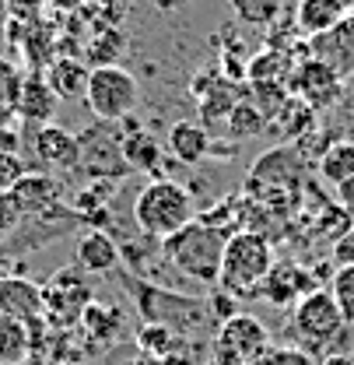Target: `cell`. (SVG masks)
<instances>
[{
	"label": "cell",
	"mask_w": 354,
	"mask_h": 365,
	"mask_svg": "<svg viewBox=\"0 0 354 365\" xmlns=\"http://www.w3.org/2000/svg\"><path fill=\"white\" fill-rule=\"evenodd\" d=\"M56 95L53 88L43 81V74H32V78H25V85H21V95H18V116L25 120V123H36V127H46V123H53V113H56Z\"/></svg>",
	"instance_id": "17"
},
{
	"label": "cell",
	"mask_w": 354,
	"mask_h": 365,
	"mask_svg": "<svg viewBox=\"0 0 354 365\" xmlns=\"http://www.w3.org/2000/svg\"><path fill=\"white\" fill-rule=\"evenodd\" d=\"M49 4H53L56 11H81L88 0H49Z\"/></svg>",
	"instance_id": "32"
},
{
	"label": "cell",
	"mask_w": 354,
	"mask_h": 365,
	"mask_svg": "<svg viewBox=\"0 0 354 365\" xmlns=\"http://www.w3.org/2000/svg\"><path fill=\"white\" fill-rule=\"evenodd\" d=\"M28 359V323L0 317V365H21Z\"/></svg>",
	"instance_id": "22"
},
{
	"label": "cell",
	"mask_w": 354,
	"mask_h": 365,
	"mask_svg": "<svg viewBox=\"0 0 354 365\" xmlns=\"http://www.w3.org/2000/svg\"><path fill=\"white\" fill-rule=\"evenodd\" d=\"M85 102L98 123H120V120H130V113L137 109L140 85L130 71H123L116 63H102V67L88 71Z\"/></svg>",
	"instance_id": "5"
},
{
	"label": "cell",
	"mask_w": 354,
	"mask_h": 365,
	"mask_svg": "<svg viewBox=\"0 0 354 365\" xmlns=\"http://www.w3.org/2000/svg\"><path fill=\"white\" fill-rule=\"evenodd\" d=\"M123 162L137 173H155L162 165V144L144 130H130L123 137Z\"/></svg>",
	"instance_id": "20"
},
{
	"label": "cell",
	"mask_w": 354,
	"mask_h": 365,
	"mask_svg": "<svg viewBox=\"0 0 354 365\" xmlns=\"http://www.w3.org/2000/svg\"><path fill=\"white\" fill-rule=\"evenodd\" d=\"M274 264H277L274 260V246H270V239L264 232H249V228L231 232L228 242H224L218 284L235 299H253V295H260V288H264L266 274H270Z\"/></svg>",
	"instance_id": "2"
},
{
	"label": "cell",
	"mask_w": 354,
	"mask_h": 365,
	"mask_svg": "<svg viewBox=\"0 0 354 365\" xmlns=\"http://www.w3.org/2000/svg\"><path fill=\"white\" fill-rule=\"evenodd\" d=\"M28 176V165L18 151H4L0 148V193H11L18 182Z\"/></svg>",
	"instance_id": "26"
},
{
	"label": "cell",
	"mask_w": 354,
	"mask_h": 365,
	"mask_svg": "<svg viewBox=\"0 0 354 365\" xmlns=\"http://www.w3.org/2000/svg\"><path fill=\"white\" fill-rule=\"evenodd\" d=\"M32 148H36V158L43 162L46 169H60V173L81 169V140H78V134H71V130H63L56 123L39 127Z\"/></svg>",
	"instance_id": "9"
},
{
	"label": "cell",
	"mask_w": 354,
	"mask_h": 365,
	"mask_svg": "<svg viewBox=\"0 0 354 365\" xmlns=\"http://www.w3.org/2000/svg\"><path fill=\"white\" fill-rule=\"evenodd\" d=\"M260 365H316L309 359V351H302V348H270Z\"/></svg>",
	"instance_id": "27"
},
{
	"label": "cell",
	"mask_w": 354,
	"mask_h": 365,
	"mask_svg": "<svg viewBox=\"0 0 354 365\" xmlns=\"http://www.w3.org/2000/svg\"><path fill=\"white\" fill-rule=\"evenodd\" d=\"M291 330L302 351H323V355H333V344L348 337V323L326 288H316L291 306Z\"/></svg>",
	"instance_id": "4"
},
{
	"label": "cell",
	"mask_w": 354,
	"mask_h": 365,
	"mask_svg": "<svg viewBox=\"0 0 354 365\" xmlns=\"http://www.w3.org/2000/svg\"><path fill=\"white\" fill-rule=\"evenodd\" d=\"M228 7L242 25H253V29L274 25L281 14V0H228Z\"/></svg>",
	"instance_id": "23"
},
{
	"label": "cell",
	"mask_w": 354,
	"mask_h": 365,
	"mask_svg": "<svg viewBox=\"0 0 354 365\" xmlns=\"http://www.w3.org/2000/svg\"><path fill=\"white\" fill-rule=\"evenodd\" d=\"M319 365H354V355L351 351H333V355H323Z\"/></svg>",
	"instance_id": "31"
},
{
	"label": "cell",
	"mask_w": 354,
	"mask_h": 365,
	"mask_svg": "<svg viewBox=\"0 0 354 365\" xmlns=\"http://www.w3.org/2000/svg\"><path fill=\"white\" fill-rule=\"evenodd\" d=\"M344 18H348V7L340 0H298L295 4V32L306 36V39L326 36Z\"/></svg>",
	"instance_id": "12"
},
{
	"label": "cell",
	"mask_w": 354,
	"mask_h": 365,
	"mask_svg": "<svg viewBox=\"0 0 354 365\" xmlns=\"http://www.w3.org/2000/svg\"><path fill=\"white\" fill-rule=\"evenodd\" d=\"M56 197H60V186L46 173H28L25 180L7 193V200H11V207L18 215V225L25 218H36V215H43L49 207H56Z\"/></svg>",
	"instance_id": "10"
},
{
	"label": "cell",
	"mask_w": 354,
	"mask_h": 365,
	"mask_svg": "<svg viewBox=\"0 0 354 365\" xmlns=\"http://www.w3.org/2000/svg\"><path fill=\"white\" fill-rule=\"evenodd\" d=\"M133 222L151 239H169L172 232L193 222V197L182 182L151 180L133 197Z\"/></svg>",
	"instance_id": "3"
},
{
	"label": "cell",
	"mask_w": 354,
	"mask_h": 365,
	"mask_svg": "<svg viewBox=\"0 0 354 365\" xmlns=\"http://www.w3.org/2000/svg\"><path fill=\"white\" fill-rule=\"evenodd\" d=\"M312 56L326 60L333 71L348 74L354 71V14H348L337 29H330L326 36L312 39Z\"/></svg>",
	"instance_id": "14"
},
{
	"label": "cell",
	"mask_w": 354,
	"mask_h": 365,
	"mask_svg": "<svg viewBox=\"0 0 354 365\" xmlns=\"http://www.w3.org/2000/svg\"><path fill=\"white\" fill-rule=\"evenodd\" d=\"M224 242H228V232H224L222 225L193 218L189 225H182L179 232H172L169 239H162V257H165V264H169L172 271L182 274L186 281L218 284Z\"/></svg>",
	"instance_id": "1"
},
{
	"label": "cell",
	"mask_w": 354,
	"mask_h": 365,
	"mask_svg": "<svg viewBox=\"0 0 354 365\" xmlns=\"http://www.w3.org/2000/svg\"><path fill=\"white\" fill-rule=\"evenodd\" d=\"M340 309V317L348 327H354V264H340L330 274V288H326Z\"/></svg>",
	"instance_id": "24"
},
{
	"label": "cell",
	"mask_w": 354,
	"mask_h": 365,
	"mask_svg": "<svg viewBox=\"0 0 354 365\" xmlns=\"http://www.w3.org/2000/svg\"><path fill=\"white\" fill-rule=\"evenodd\" d=\"M316 169H319L323 182H330V186H340L344 180H351L354 176V140L337 137V140L319 155Z\"/></svg>",
	"instance_id": "19"
},
{
	"label": "cell",
	"mask_w": 354,
	"mask_h": 365,
	"mask_svg": "<svg viewBox=\"0 0 354 365\" xmlns=\"http://www.w3.org/2000/svg\"><path fill=\"white\" fill-rule=\"evenodd\" d=\"M316 288H319V284H316V274H312L309 267H302V264H295V260H281V264H274L270 274H266L264 288H260V299H266V302L277 306V309H288V306H295L298 299H306Z\"/></svg>",
	"instance_id": "8"
},
{
	"label": "cell",
	"mask_w": 354,
	"mask_h": 365,
	"mask_svg": "<svg viewBox=\"0 0 354 365\" xmlns=\"http://www.w3.org/2000/svg\"><path fill=\"white\" fill-rule=\"evenodd\" d=\"M330 257H333L337 267H340V264H354V222L333 239V253H330Z\"/></svg>",
	"instance_id": "28"
},
{
	"label": "cell",
	"mask_w": 354,
	"mask_h": 365,
	"mask_svg": "<svg viewBox=\"0 0 354 365\" xmlns=\"http://www.w3.org/2000/svg\"><path fill=\"white\" fill-rule=\"evenodd\" d=\"M344 7H348V14H354V0H340Z\"/></svg>",
	"instance_id": "34"
},
{
	"label": "cell",
	"mask_w": 354,
	"mask_h": 365,
	"mask_svg": "<svg viewBox=\"0 0 354 365\" xmlns=\"http://www.w3.org/2000/svg\"><path fill=\"white\" fill-rule=\"evenodd\" d=\"M21 85H25V74L18 71V63L7 60V56H0V116H11L18 109Z\"/></svg>",
	"instance_id": "25"
},
{
	"label": "cell",
	"mask_w": 354,
	"mask_h": 365,
	"mask_svg": "<svg viewBox=\"0 0 354 365\" xmlns=\"http://www.w3.org/2000/svg\"><path fill=\"white\" fill-rule=\"evenodd\" d=\"M120 264V246L113 242L109 232L102 228H88L78 239V267L88 274H109Z\"/></svg>",
	"instance_id": "16"
},
{
	"label": "cell",
	"mask_w": 354,
	"mask_h": 365,
	"mask_svg": "<svg viewBox=\"0 0 354 365\" xmlns=\"http://www.w3.org/2000/svg\"><path fill=\"white\" fill-rule=\"evenodd\" d=\"M43 288L32 284L28 277H0V317L4 319H18V323H28V319L43 317Z\"/></svg>",
	"instance_id": "11"
},
{
	"label": "cell",
	"mask_w": 354,
	"mask_h": 365,
	"mask_svg": "<svg viewBox=\"0 0 354 365\" xmlns=\"http://www.w3.org/2000/svg\"><path fill=\"white\" fill-rule=\"evenodd\" d=\"M337 106L344 109L348 123L354 127V78H351V81H344V95H340V102H337Z\"/></svg>",
	"instance_id": "30"
},
{
	"label": "cell",
	"mask_w": 354,
	"mask_h": 365,
	"mask_svg": "<svg viewBox=\"0 0 354 365\" xmlns=\"http://www.w3.org/2000/svg\"><path fill=\"white\" fill-rule=\"evenodd\" d=\"M266 123H270V120H266L264 113H260V106H256V102L246 95V98H242V102H235V109L228 113V120H224V130H228V137H231V140H246V137H256V134H260Z\"/></svg>",
	"instance_id": "21"
},
{
	"label": "cell",
	"mask_w": 354,
	"mask_h": 365,
	"mask_svg": "<svg viewBox=\"0 0 354 365\" xmlns=\"http://www.w3.org/2000/svg\"><path fill=\"white\" fill-rule=\"evenodd\" d=\"M169 151L176 155V162H182V165H197L211 151V134L204 130V123L179 120V123H172V130H169Z\"/></svg>",
	"instance_id": "18"
},
{
	"label": "cell",
	"mask_w": 354,
	"mask_h": 365,
	"mask_svg": "<svg viewBox=\"0 0 354 365\" xmlns=\"http://www.w3.org/2000/svg\"><path fill=\"white\" fill-rule=\"evenodd\" d=\"M333 190H337V207H340L348 218H354V176L344 180L340 186H333Z\"/></svg>",
	"instance_id": "29"
},
{
	"label": "cell",
	"mask_w": 354,
	"mask_h": 365,
	"mask_svg": "<svg viewBox=\"0 0 354 365\" xmlns=\"http://www.w3.org/2000/svg\"><path fill=\"white\" fill-rule=\"evenodd\" d=\"M266 351H270V334L249 313L228 317L214 337V355L222 365H260Z\"/></svg>",
	"instance_id": "6"
},
{
	"label": "cell",
	"mask_w": 354,
	"mask_h": 365,
	"mask_svg": "<svg viewBox=\"0 0 354 365\" xmlns=\"http://www.w3.org/2000/svg\"><path fill=\"white\" fill-rule=\"evenodd\" d=\"M43 81L53 88L56 98H85L88 88V67L78 56H56L43 71Z\"/></svg>",
	"instance_id": "15"
},
{
	"label": "cell",
	"mask_w": 354,
	"mask_h": 365,
	"mask_svg": "<svg viewBox=\"0 0 354 365\" xmlns=\"http://www.w3.org/2000/svg\"><path fill=\"white\" fill-rule=\"evenodd\" d=\"M288 91L295 98H302L312 113H323V109H330V106L340 102V95H344V74L333 71L319 56H302L298 67H295V74H291Z\"/></svg>",
	"instance_id": "7"
},
{
	"label": "cell",
	"mask_w": 354,
	"mask_h": 365,
	"mask_svg": "<svg viewBox=\"0 0 354 365\" xmlns=\"http://www.w3.org/2000/svg\"><path fill=\"white\" fill-rule=\"evenodd\" d=\"M0 277H4V267H0Z\"/></svg>",
	"instance_id": "35"
},
{
	"label": "cell",
	"mask_w": 354,
	"mask_h": 365,
	"mask_svg": "<svg viewBox=\"0 0 354 365\" xmlns=\"http://www.w3.org/2000/svg\"><path fill=\"white\" fill-rule=\"evenodd\" d=\"M151 4H155L158 11H182L189 0H151Z\"/></svg>",
	"instance_id": "33"
},
{
	"label": "cell",
	"mask_w": 354,
	"mask_h": 365,
	"mask_svg": "<svg viewBox=\"0 0 354 365\" xmlns=\"http://www.w3.org/2000/svg\"><path fill=\"white\" fill-rule=\"evenodd\" d=\"M88 284L81 277V267H67V271L53 274L49 277V288H43V306L46 309H67V313H78V309H88Z\"/></svg>",
	"instance_id": "13"
}]
</instances>
